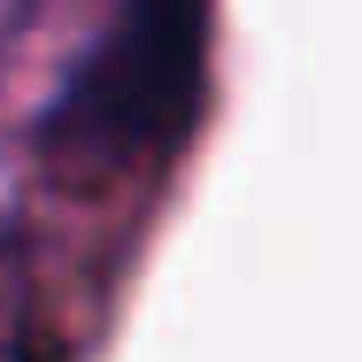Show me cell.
I'll use <instances>...</instances> for the list:
<instances>
[{
    "label": "cell",
    "instance_id": "1",
    "mask_svg": "<svg viewBox=\"0 0 362 362\" xmlns=\"http://www.w3.org/2000/svg\"><path fill=\"white\" fill-rule=\"evenodd\" d=\"M201 39H209V0H124V23L100 39V54L70 77V100L54 108V146H170L193 124L201 93Z\"/></svg>",
    "mask_w": 362,
    "mask_h": 362
}]
</instances>
